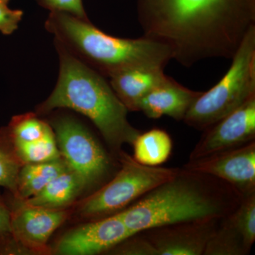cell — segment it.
Here are the masks:
<instances>
[{
  "label": "cell",
  "instance_id": "23",
  "mask_svg": "<svg viewBox=\"0 0 255 255\" xmlns=\"http://www.w3.org/2000/svg\"><path fill=\"white\" fill-rule=\"evenodd\" d=\"M37 1L50 11H63L82 19L89 20L82 0H37Z\"/></svg>",
  "mask_w": 255,
  "mask_h": 255
},
{
  "label": "cell",
  "instance_id": "3",
  "mask_svg": "<svg viewBox=\"0 0 255 255\" xmlns=\"http://www.w3.org/2000/svg\"><path fill=\"white\" fill-rule=\"evenodd\" d=\"M60 60L59 75L54 90L37 107L36 114L68 109L87 117L95 124L116 157L122 146L132 145L141 132L128 120V111L98 72L75 58L55 43Z\"/></svg>",
  "mask_w": 255,
  "mask_h": 255
},
{
  "label": "cell",
  "instance_id": "8",
  "mask_svg": "<svg viewBox=\"0 0 255 255\" xmlns=\"http://www.w3.org/2000/svg\"><path fill=\"white\" fill-rule=\"evenodd\" d=\"M183 167L219 178L246 197L255 194V140L189 160Z\"/></svg>",
  "mask_w": 255,
  "mask_h": 255
},
{
  "label": "cell",
  "instance_id": "15",
  "mask_svg": "<svg viewBox=\"0 0 255 255\" xmlns=\"http://www.w3.org/2000/svg\"><path fill=\"white\" fill-rule=\"evenodd\" d=\"M169 78L164 74V68L132 67L110 77V84L128 112H139L142 99Z\"/></svg>",
  "mask_w": 255,
  "mask_h": 255
},
{
  "label": "cell",
  "instance_id": "1",
  "mask_svg": "<svg viewBox=\"0 0 255 255\" xmlns=\"http://www.w3.org/2000/svg\"><path fill=\"white\" fill-rule=\"evenodd\" d=\"M143 36L167 45L186 68L232 59L255 25V0H137Z\"/></svg>",
  "mask_w": 255,
  "mask_h": 255
},
{
  "label": "cell",
  "instance_id": "24",
  "mask_svg": "<svg viewBox=\"0 0 255 255\" xmlns=\"http://www.w3.org/2000/svg\"><path fill=\"white\" fill-rule=\"evenodd\" d=\"M23 16V11L11 9L8 5L0 6V32L10 35L18 28V23Z\"/></svg>",
  "mask_w": 255,
  "mask_h": 255
},
{
  "label": "cell",
  "instance_id": "21",
  "mask_svg": "<svg viewBox=\"0 0 255 255\" xmlns=\"http://www.w3.org/2000/svg\"><path fill=\"white\" fill-rule=\"evenodd\" d=\"M12 145L18 158L23 164L48 162L61 157L55 132L39 141L31 143H12Z\"/></svg>",
  "mask_w": 255,
  "mask_h": 255
},
{
  "label": "cell",
  "instance_id": "9",
  "mask_svg": "<svg viewBox=\"0 0 255 255\" xmlns=\"http://www.w3.org/2000/svg\"><path fill=\"white\" fill-rule=\"evenodd\" d=\"M189 160L246 145L255 140V97L204 130Z\"/></svg>",
  "mask_w": 255,
  "mask_h": 255
},
{
  "label": "cell",
  "instance_id": "10",
  "mask_svg": "<svg viewBox=\"0 0 255 255\" xmlns=\"http://www.w3.org/2000/svg\"><path fill=\"white\" fill-rule=\"evenodd\" d=\"M131 236L118 214L103 219L90 220L70 230L60 238L56 255L107 254L114 246Z\"/></svg>",
  "mask_w": 255,
  "mask_h": 255
},
{
  "label": "cell",
  "instance_id": "25",
  "mask_svg": "<svg viewBox=\"0 0 255 255\" xmlns=\"http://www.w3.org/2000/svg\"><path fill=\"white\" fill-rule=\"evenodd\" d=\"M11 236V211L0 197V240Z\"/></svg>",
  "mask_w": 255,
  "mask_h": 255
},
{
  "label": "cell",
  "instance_id": "18",
  "mask_svg": "<svg viewBox=\"0 0 255 255\" xmlns=\"http://www.w3.org/2000/svg\"><path fill=\"white\" fill-rule=\"evenodd\" d=\"M133 158L144 165L157 167L168 160L173 142L163 129L152 128L140 132L132 143Z\"/></svg>",
  "mask_w": 255,
  "mask_h": 255
},
{
  "label": "cell",
  "instance_id": "13",
  "mask_svg": "<svg viewBox=\"0 0 255 255\" xmlns=\"http://www.w3.org/2000/svg\"><path fill=\"white\" fill-rule=\"evenodd\" d=\"M220 220L174 223L140 233L152 243L157 255H204Z\"/></svg>",
  "mask_w": 255,
  "mask_h": 255
},
{
  "label": "cell",
  "instance_id": "20",
  "mask_svg": "<svg viewBox=\"0 0 255 255\" xmlns=\"http://www.w3.org/2000/svg\"><path fill=\"white\" fill-rule=\"evenodd\" d=\"M23 165L10 140L6 127L0 128V187L16 195L18 172Z\"/></svg>",
  "mask_w": 255,
  "mask_h": 255
},
{
  "label": "cell",
  "instance_id": "22",
  "mask_svg": "<svg viewBox=\"0 0 255 255\" xmlns=\"http://www.w3.org/2000/svg\"><path fill=\"white\" fill-rule=\"evenodd\" d=\"M117 255H157L155 248L142 233L131 235L107 252Z\"/></svg>",
  "mask_w": 255,
  "mask_h": 255
},
{
  "label": "cell",
  "instance_id": "6",
  "mask_svg": "<svg viewBox=\"0 0 255 255\" xmlns=\"http://www.w3.org/2000/svg\"><path fill=\"white\" fill-rule=\"evenodd\" d=\"M117 158L120 169L109 182L82 201L78 209L80 217L90 221L118 214L180 169L144 165L123 150Z\"/></svg>",
  "mask_w": 255,
  "mask_h": 255
},
{
  "label": "cell",
  "instance_id": "4",
  "mask_svg": "<svg viewBox=\"0 0 255 255\" xmlns=\"http://www.w3.org/2000/svg\"><path fill=\"white\" fill-rule=\"evenodd\" d=\"M45 26L58 43L80 62L104 77L132 67L164 68L173 60L167 45L142 36H111L84 20L63 11H50Z\"/></svg>",
  "mask_w": 255,
  "mask_h": 255
},
{
  "label": "cell",
  "instance_id": "12",
  "mask_svg": "<svg viewBox=\"0 0 255 255\" xmlns=\"http://www.w3.org/2000/svg\"><path fill=\"white\" fill-rule=\"evenodd\" d=\"M255 241V194L219 221L204 255H247Z\"/></svg>",
  "mask_w": 255,
  "mask_h": 255
},
{
  "label": "cell",
  "instance_id": "16",
  "mask_svg": "<svg viewBox=\"0 0 255 255\" xmlns=\"http://www.w3.org/2000/svg\"><path fill=\"white\" fill-rule=\"evenodd\" d=\"M87 189L82 178L70 167L36 196L24 201L31 205L50 209H66Z\"/></svg>",
  "mask_w": 255,
  "mask_h": 255
},
{
  "label": "cell",
  "instance_id": "17",
  "mask_svg": "<svg viewBox=\"0 0 255 255\" xmlns=\"http://www.w3.org/2000/svg\"><path fill=\"white\" fill-rule=\"evenodd\" d=\"M68 167L62 157L48 162L23 164L18 174L15 199L26 200L36 196Z\"/></svg>",
  "mask_w": 255,
  "mask_h": 255
},
{
  "label": "cell",
  "instance_id": "7",
  "mask_svg": "<svg viewBox=\"0 0 255 255\" xmlns=\"http://www.w3.org/2000/svg\"><path fill=\"white\" fill-rule=\"evenodd\" d=\"M49 124L61 157L82 178L87 188L105 182L113 161L91 132L70 115L55 116Z\"/></svg>",
  "mask_w": 255,
  "mask_h": 255
},
{
  "label": "cell",
  "instance_id": "26",
  "mask_svg": "<svg viewBox=\"0 0 255 255\" xmlns=\"http://www.w3.org/2000/svg\"><path fill=\"white\" fill-rule=\"evenodd\" d=\"M10 0H0V6H5L9 4Z\"/></svg>",
  "mask_w": 255,
  "mask_h": 255
},
{
  "label": "cell",
  "instance_id": "11",
  "mask_svg": "<svg viewBox=\"0 0 255 255\" xmlns=\"http://www.w3.org/2000/svg\"><path fill=\"white\" fill-rule=\"evenodd\" d=\"M10 211L11 236L18 246L33 253L47 252L52 235L69 216L67 209H46L17 199Z\"/></svg>",
  "mask_w": 255,
  "mask_h": 255
},
{
  "label": "cell",
  "instance_id": "2",
  "mask_svg": "<svg viewBox=\"0 0 255 255\" xmlns=\"http://www.w3.org/2000/svg\"><path fill=\"white\" fill-rule=\"evenodd\" d=\"M243 199L222 179L182 167L118 214L133 235L174 223L221 219L231 214Z\"/></svg>",
  "mask_w": 255,
  "mask_h": 255
},
{
  "label": "cell",
  "instance_id": "19",
  "mask_svg": "<svg viewBox=\"0 0 255 255\" xmlns=\"http://www.w3.org/2000/svg\"><path fill=\"white\" fill-rule=\"evenodd\" d=\"M11 143H31L53 134L51 126L36 113L14 116L6 127Z\"/></svg>",
  "mask_w": 255,
  "mask_h": 255
},
{
  "label": "cell",
  "instance_id": "14",
  "mask_svg": "<svg viewBox=\"0 0 255 255\" xmlns=\"http://www.w3.org/2000/svg\"><path fill=\"white\" fill-rule=\"evenodd\" d=\"M202 92L187 88L169 77L142 99L139 112L149 119L167 116L180 122L184 120L188 110Z\"/></svg>",
  "mask_w": 255,
  "mask_h": 255
},
{
  "label": "cell",
  "instance_id": "5",
  "mask_svg": "<svg viewBox=\"0 0 255 255\" xmlns=\"http://www.w3.org/2000/svg\"><path fill=\"white\" fill-rule=\"evenodd\" d=\"M231 60L221 80L203 92L188 110L183 121L189 127L204 130L255 97V25Z\"/></svg>",
  "mask_w": 255,
  "mask_h": 255
}]
</instances>
